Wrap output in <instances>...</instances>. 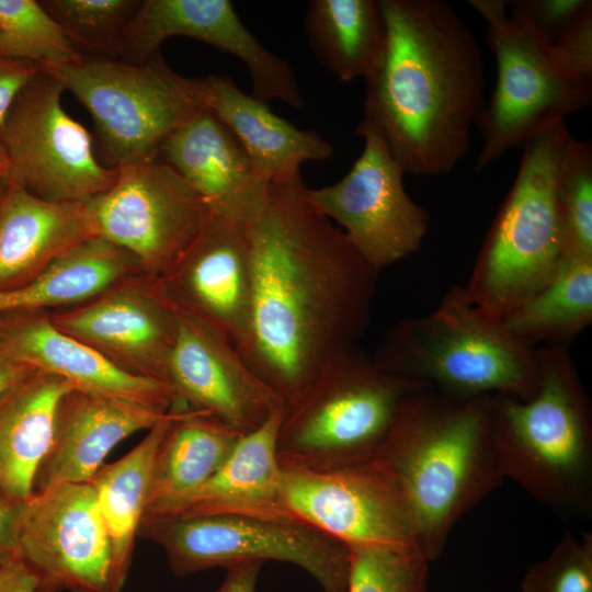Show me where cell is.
<instances>
[{
	"label": "cell",
	"mask_w": 592,
	"mask_h": 592,
	"mask_svg": "<svg viewBox=\"0 0 592 592\" xmlns=\"http://www.w3.org/2000/svg\"><path fill=\"white\" fill-rule=\"evenodd\" d=\"M304 182L269 183L247 223L252 303L238 349L284 401H297L325 366L366 332L379 272L304 196Z\"/></svg>",
	"instance_id": "1"
},
{
	"label": "cell",
	"mask_w": 592,
	"mask_h": 592,
	"mask_svg": "<svg viewBox=\"0 0 592 592\" xmlns=\"http://www.w3.org/2000/svg\"><path fill=\"white\" fill-rule=\"evenodd\" d=\"M382 7L387 44L365 80L362 121L406 173H448L467 155L486 102L477 38L442 0H382Z\"/></svg>",
	"instance_id": "2"
},
{
	"label": "cell",
	"mask_w": 592,
	"mask_h": 592,
	"mask_svg": "<svg viewBox=\"0 0 592 592\" xmlns=\"http://www.w3.org/2000/svg\"><path fill=\"white\" fill-rule=\"evenodd\" d=\"M491 395L455 399L431 388L402 405L377 459L397 478L430 562L451 531L504 480L491 435Z\"/></svg>",
	"instance_id": "3"
},
{
	"label": "cell",
	"mask_w": 592,
	"mask_h": 592,
	"mask_svg": "<svg viewBox=\"0 0 592 592\" xmlns=\"http://www.w3.org/2000/svg\"><path fill=\"white\" fill-rule=\"evenodd\" d=\"M527 400L491 395V435L502 475L561 519L592 516V408L568 346L537 348Z\"/></svg>",
	"instance_id": "4"
},
{
	"label": "cell",
	"mask_w": 592,
	"mask_h": 592,
	"mask_svg": "<svg viewBox=\"0 0 592 592\" xmlns=\"http://www.w3.org/2000/svg\"><path fill=\"white\" fill-rule=\"evenodd\" d=\"M374 360L392 375L455 398L530 399L538 384L537 348L514 338L454 285L429 314L384 333Z\"/></svg>",
	"instance_id": "5"
},
{
	"label": "cell",
	"mask_w": 592,
	"mask_h": 592,
	"mask_svg": "<svg viewBox=\"0 0 592 592\" xmlns=\"http://www.w3.org/2000/svg\"><path fill=\"white\" fill-rule=\"evenodd\" d=\"M568 134L561 122L523 145L516 177L464 286L492 318L503 319L546 285L567 255L556 179Z\"/></svg>",
	"instance_id": "6"
},
{
	"label": "cell",
	"mask_w": 592,
	"mask_h": 592,
	"mask_svg": "<svg viewBox=\"0 0 592 592\" xmlns=\"http://www.w3.org/2000/svg\"><path fill=\"white\" fill-rule=\"evenodd\" d=\"M424 388L357 346L348 349L285 408L276 436L280 465L326 469L376 458L407 398Z\"/></svg>",
	"instance_id": "7"
},
{
	"label": "cell",
	"mask_w": 592,
	"mask_h": 592,
	"mask_svg": "<svg viewBox=\"0 0 592 592\" xmlns=\"http://www.w3.org/2000/svg\"><path fill=\"white\" fill-rule=\"evenodd\" d=\"M487 24L497 62L494 90L477 118L481 137L474 170L590 106L592 84L573 75L519 0H470Z\"/></svg>",
	"instance_id": "8"
},
{
	"label": "cell",
	"mask_w": 592,
	"mask_h": 592,
	"mask_svg": "<svg viewBox=\"0 0 592 592\" xmlns=\"http://www.w3.org/2000/svg\"><path fill=\"white\" fill-rule=\"evenodd\" d=\"M45 71L90 113L112 168L156 159L164 139L208 104L206 78L175 72L160 54L141 62L82 55Z\"/></svg>",
	"instance_id": "9"
},
{
	"label": "cell",
	"mask_w": 592,
	"mask_h": 592,
	"mask_svg": "<svg viewBox=\"0 0 592 592\" xmlns=\"http://www.w3.org/2000/svg\"><path fill=\"white\" fill-rule=\"evenodd\" d=\"M138 535L163 549L177 577L275 560L306 571L322 592H346L348 546L297 517L215 514L145 519Z\"/></svg>",
	"instance_id": "10"
},
{
	"label": "cell",
	"mask_w": 592,
	"mask_h": 592,
	"mask_svg": "<svg viewBox=\"0 0 592 592\" xmlns=\"http://www.w3.org/2000/svg\"><path fill=\"white\" fill-rule=\"evenodd\" d=\"M64 91L42 69L14 99L0 127L7 179L45 201H87L107 191L118 171L98 161L91 135L62 107Z\"/></svg>",
	"instance_id": "11"
},
{
	"label": "cell",
	"mask_w": 592,
	"mask_h": 592,
	"mask_svg": "<svg viewBox=\"0 0 592 592\" xmlns=\"http://www.w3.org/2000/svg\"><path fill=\"white\" fill-rule=\"evenodd\" d=\"M355 134L364 148L338 182L311 189L305 198L335 221L361 258L380 272L420 250L430 225L429 213L407 193L405 170L380 135L361 121Z\"/></svg>",
	"instance_id": "12"
},
{
	"label": "cell",
	"mask_w": 592,
	"mask_h": 592,
	"mask_svg": "<svg viewBox=\"0 0 592 592\" xmlns=\"http://www.w3.org/2000/svg\"><path fill=\"white\" fill-rule=\"evenodd\" d=\"M115 183L88 200L96 236L128 251L160 278L182 257L212 212L177 171L156 159L117 168Z\"/></svg>",
	"instance_id": "13"
},
{
	"label": "cell",
	"mask_w": 592,
	"mask_h": 592,
	"mask_svg": "<svg viewBox=\"0 0 592 592\" xmlns=\"http://www.w3.org/2000/svg\"><path fill=\"white\" fill-rule=\"evenodd\" d=\"M282 492L293 516L345 546L418 549L417 523L408 498L377 458L326 469L282 467Z\"/></svg>",
	"instance_id": "14"
},
{
	"label": "cell",
	"mask_w": 592,
	"mask_h": 592,
	"mask_svg": "<svg viewBox=\"0 0 592 592\" xmlns=\"http://www.w3.org/2000/svg\"><path fill=\"white\" fill-rule=\"evenodd\" d=\"M14 550L35 592L111 591V544L89 482L33 492L19 510Z\"/></svg>",
	"instance_id": "15"
},
{
	"label": "cell",
	"mask_w": 592,
	"mask_h": 592,
	"mask_svg": "<svg viewBox=\"0 0 592 592\" xmlns=\"http://www.w3.org/2000/svg\"><path fill=\"white\" fill-rule=\"evenodd\" d=\"M48 315L58 329L122 371L168 384L178 310L157 277L132 276L81 305Z\"/></svg>",
	"instance_id": "16"
},
{
	"label": "cell",
	"mask_w": 592,
	"mask_h": 592,
	"mask_svg": "<svg viewBox=\"0 0 592 592\" xmlns=\"http://www.w3.org/2000/svg\"><path fill=\"white\" fill-rule=\"evenodd\" d=\"M177 310L167 383L178 401L213 415L241 435L285 410L281 397L229 340L200 318Z\"/></svg>",
	"instance_id": "17"
},
{
	"label": "cell",
	"mask_w": 592,
	"mask_h": 592,
	"mask_svg": "<svg viewBox=\"0 0 592 592\" xmlns=\"http://www.w3.org/2000/svg\"><path fill=\"white\" fill-rule=\"evenodd\" d=\"M158 280L177 309L200 318L237 349L244 343L252 303L246 223L212 213L178 262Z\"/></svg>",
	"instance_id": "18"
},
{
	"label": "cell",
	"mask_w": 592,
	"mask_h": 592,
	"mask_svg": "<svg viewBox=\"0 0 592 592\" xmlns=\"http://www.w3.org/2000/svg\"><path fill=\"white\" fill-rule=\"evenodd\" d=\"M172 36H185L239 58L247 67L251 95L278 99L295 109L305 104L295 71L243 24L228 0H145L128 29L134 53L150 57Z\"/></svg>",
	"instance_id": "19"
},
{
	"label": "cell",
	"mask_w": 592,
	"mask_h": 592,
	"mask_svg": "<svg viewBox=\"0 0 592 592\" xmlns=\"http://www.w3.org/2000/svg\"><path fill=\"white\" fill-rule=\"evenodd\" d=\"M168 411L132 399L69 389L57 405L52 443L33 492L89 482L118 443L149 430Z\"/></svg>",
	"instance_id": "20"
},
{
	"label": "cell",
	"mask_w": 592,
	"mask_h": 592,
	"mask_svg": "<svg viewBox=\"0 0 592 592\" xmlns=\"http://www.w3.org/2000/svg\"><path fill=\"white\" fill-rule=\"evenodd\" d=\"M0 318V348L36 371L58 376L73 388L140 401L170 410L177 398L159 380L128 374L98 351L58 329L48 311L11 312Z\"/></svg>",
	"instance_id": "21"
},
{
	"label": "cell",
	"mask_w": 592,
	"mask_h": 592,
	"mask_svg": "<svg viewBox=\"0 0 592 592\" xmlns=\"http://www.w3.org/2000/svg\"><path fill=\"white\" fill-rule=\"evenodd\" d=\"M157 158L191 184L212 213L246 224L269 186L236 136L208 109L171 133Z\"/></svg>",
	"instance_id": "22"
},
{
	"label": "cell",
	"mask_w": 592,
	"mask_h": 592,
	"mask_svg": "<svg viewBox=\"0 0 592 592\" xmlns=\"http://www.w3.org/2000/svg\"><path fill=\"white\" fill-rule=\"evenodd\" d=\"M92 237L96 231L88 200L49 202L8 182L0 194V292L26 285Z\"/></svg>",
	"instance_id": "23"
},
{
	"label": "cell",
	"mask_w": 592,
	"mask_h": 592,
	"mask_svg": "<svg viewBox=\"0 0 592 592\" xmlns=\"http://www.w3.org/2000/svg\"><path fill=\"white\" fill-rule=\"evenodd\" d=\"M207 109L236 136L255 171L269 183H301L300 167L325 160L333 148L320 134L276 115L227 76L206 77Z\"/></svg>",
	"instance_id": "24"
},
{
	"label": "cell",
	"mask_w": 592,
	"mask_h": 592,
	"mask_svg": "<svg viewBox=\"0 0 592 592\" xmlns=\"http://www.w3.org/2000/svg\"><path fill=\"white\" fill-rule=\"evenodd\" d=\"M171 409L172 419L155 455L143 520L172 514L220 469L241 436L181 401Z\"/></svg>",
	"instance_id": "25"
},
{
	"label": "cell",
	"mask_w": 592,
	"mask_h": 592,
	"mask_svg": "<svg viewBox=\"0 0 592 592\" xmlns=\"http://www.w3.org/2000/svg\"><path fill=\"white\" fill-rule=\"evenodd\" d=\"M284 411L241 435L220 469L164 517L215 514L295 517L284 502L282 466L276 454V436Z\"/></svg>",
	"instance_id": "26"
},
{
	"label": "cell",
	"mask_w": 592,
	"mask_h": 592,
	"mask_svg": "<svg viewBox=\"0 0 592 592\" xmlns=\"http://www.w3.org/2000/svg\"><path fill=\"white\" fill-rule=\"evenodd\" d=\"M71 388L58 376L35 371L0 396V492L10 501L23 503L33 494L57 405Z\"/></svg>",
	"instance_id": "27"
},
{
	"label": "cell",
	"mask_w": 592,
	"mask_h": 592,
	"mask_svg": "<svg viewBox=\"0 0 592 592\" xmlns=\"http://www.w3.org/2000/svg\"><path fill=\"white\" fill-rule=\"evenodd\" d=\"M143 273L128 251L92 237L56 258L26 285L0 292V315L75 307Z\"/></svg>",
	"instance_id": "28"
},
{
	"label": "cell",
	"mask_w": 592,
	"mask_h": 592,
	"mask_svg": "<svg viewBox=\"0 0 592 592\" xmlns=\"http://www.w3.org/2000/svg\"><path fill=\"white\" fill-rule=\"evenodd\" d=\"M171 419L172 409L148 430L132 451L102 466L89 481L111 544L110 592H122L127 580L135 538L146 511L155 455Z\"/></svg>",
	"instance_id": "29"
},
{
	"label": "cell",
	"mask_w": 592,
	"mask_h": 592,
	"mask_svg": "<svg viewBox=\"0 0 592 592\" xmlns=\"http://www.w3.org/2000/svg\"><path fill=\"white\" fill-rule=\"evenodd\" d=\"M304 25L317 59L341 82L368 79L386 49L382 0H311Z\"/></svg>",
	"instance_id": "30"
},
{
	"label": "cell",
	"mask_w": 592,
	"mask_h": 592,
	"mask_svg": "<svg viewBox=\"0 0 592 592\" xmlns=\"http://www.w3.org/2000/svg\"><path fill=\"white\" fill-rule=\"evenodd\" d=\"M500 321L531 346H568L592 323V257L566 255L550 281Z\"/></svg>",
	"instance_id": "31"
},
{
	"label": "cell",
	"mask_w": 592,
	"mask_h": 592,
	"mask_svg": "<svg viewBox=\"0 0 592 592\" xmlns=\"http://www.w3.org/2000/svg\"><path fill=\"white\" fill-rule=\"evenodd\" d=\"M0 53L34 62L43 70L69 65L82 56L35 0H0Z\"/></svg>",
	"instance_id": "32"
},
{
	"label": "cell",
	"mask_w": 592,
	"mask_h": 592,
	"mask_svg": "<svg viewBox=\"0 0 592 592\" xmlns=\"http://www.w3.org/2000/svg\"><path fill=\"white\" fill-rule=\"evenodd\" d=\"M70 43L91 57L121 59L123 38L140 1L43 0Z\"/></svg>",
	"instance_id": "33"
},
{
	"label": "cell",
	"mask_w": 592,
	"mask_h": 592,
	"mask_svg": "<svg viewBox=\"0 0 592 592\" xmlns=\"http://www.w3.org/2000/svg\"><path fill=\"white\" fill-rule=\"evenodd\" d=\"M556 201L567 255L592 257V146L570 132L559 155Z\"/></svg>",
	"instance_id": "34"
},
{
	"label": "cell",
	"mask_w": 592,
	"mask_h": 592,
	"mask_svg": "<svg viewBox=\"0 0 592 592\" xmlns=\"http://www.w3.org/2000/svg\"><path fill=\"white\" fill-rule=\"evenodd\" d=\"M346 592H426L430 561L417 548L398 545L348 546Z\"/></svg>",
	"instance_id": "35"
},
{
	"label": "cell",
	"mask_w": 592,
	"mask_h": 592,
	"mask_svg": "<svg viewBox=\"0 0 592 592\" xmlns=\"http://www.w3.org/2000/svg\"><path fill=\"white\" fill-rule=\"evenodd\" d=\"M522 592H592V533L566 532L547 557L531 565Z\"/></svg>",
	"instance_id": "36"
},
{
	"label": "cell",
	"mask_w": 592,
	"mask_h": 592,
	"mask_svg": "<svg viewBox=\"0 0 592 592\" xmlns=\"http://www.w3.org/2000/svg\"><path fill=\"white\" fill-rule=\"evenodd\" d=\"M554 47L573 75L592 84V3L559 35Z\"/></svg>",
	"instance_id": "37"
},
{
	"label": "cell",
	"mask_w": 592,
	"mask_h": 592,
	"mask_svg": "<svg viewBox=\"0 0 592 592\" xmlns=\"http://www.w3.org/2000/svg\"><path fill=\"white\" fill-rule=\"evenodd\" d=\"M536 29L550 43L592 3L591 0H519Z\"/></svg>",
	"instance_id": "38"
},
{
	"label": "cell",
	"mask_w": 592,
	"mask_h": 592,
	"mask_svg": "<svg viewBox=\"0 0 592 592\" xmlns=\"http://www.w3.org/2000/svg\"><path fill=\"white\" fill-rule=\"evenodd\" d=\"M41 70L34 62L0 53V127L19 92Z\"/></svg>",
	"instance_id": "39"
},
{
	"label": "cell",
	"mask_w": 592,
	"mask_h": 592,
	"mask_svg": "<svg viewBox=\"0 0 592 592\" xmlns=\"http://www.w3.org/2000/svg\"><path fill=\"white\" fill-rule=\"evenodd\" d=\"M262 565L261 561H250L227 568L224 581L214 592H257Z\"/></svg>",
	"instance_id": "40"
},
{
	"label": "cell",
	"mask_w": 592,
	"mask_h": 592,
	"mask_svg": "<svg viewBox=\"0 0 592 592\" xmlns=\"http://www.w3.org/2000/svg\"><path fill=\"white\" fill-rule=\"evenodd\" d=\"M21 504L0 492V563L15 557L14 533Z\"/></svg>",
	"instance_id": "41"
},
{
	"label": "cell",
	"mask_w": 592,
	"mask_h": 592,
	"mask_svg": "<svg viewBox=\"0 0 592 592\" xmlns=\"http://www.w3.org/2000/svg\"><path fill=\"white\" fill-rule=\"evenodd\" d=\"M35 590L34 577L18 558L0 563V592H35Z\"/></svg>",
	"instance_id": "42"
},
{
	"label": "cell",
	"mask_w": 592,
	"mask_h": 592,
	"mask_svg": "<svg viewBox=\"0 0 592 592\" xmlns=\"http://www.w3.org/2000/svg\"><path fill=\"white\" fill-rule=\"evenodd\" d=\"M35 371L18 362L0 348V396Z\"/></svg>",
	"instance_id": "43"
},
{
	"label": "cell",
	"mask_w": 592,
	"mask_h": 592,
	"mask_svg": "<svg viewBox=\"0 0 592 592\" xmlns=\"http://www.w3.org/2000/svg\"><path fill=\"white\" fill-rule=\"evenodd\" d=\"M9 172V161L4 145L0 135V180L5 179Z\"/></svg>",
	"instance_id": "44"
},
{
	"label": "cell",
	"mask_w": 592,
	"mask_h": 592,
	"mask_svg": "<svg viewBox=\"0 0 592 592\" xmlns=\"http://www.w3.org/2000/svg\"><path fill=\"white\" fill-rule=\"evenodd\" d=\"M7 184H8L7 178L0 180V194L3 192V190H4L5 186H7Z\"/></svg>",
	"instance_id": "45"
},
{
	"label": "cell",
	"mask_w": 592,
	"mask_h": 592,
	"mask_svg": "<svg viewBox=\"0 0 592 592\" xmlns=\"http://www.w3.org/2000/svg\"><path fill=\"white\" fill-rule=\"evenodd\" d=\"M72 592H87V591L76 590V591H72Z\"/></svg>",
	"instance_id": "46"
}]
</instances>
